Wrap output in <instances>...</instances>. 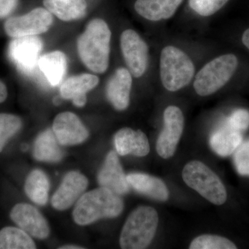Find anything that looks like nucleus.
Here are the masks:
<instances>
[{"instance_id": "9b49d317", "label": "nucleus", "mask_w": 249, "mask_h": 249, "mask_svg": "<svg viewBox=\"0 0 249 249\" xmlns=\"http://www.w3.org/2000/svg\"><path fill=\"white\" fill-rule=\"evenodd\" d=\"M53 132L59 143L63 146L82 143L89 137V132L78 116L70 111L55 116Z\"/></svg>"}, {"instance_id": "6e6552de", "label": "nucleus", "mask_w": 249, "mask_h": 249, "mask_svg": "<svg viewBox=\"0 0 249 249\" xmlns=\"http://www.w3.org/2000/svg\"><path fill=\"white\" fill-rule=\"evenodd\" d=\"M164 127L157 139V153L163 159L173 157L184 127V116L181 109L177 106H168L163 113Z\"/></svg>"}, {"instance_id": "bb28decb", "label": "nucleus", "mask_w": 249, "mask_h": 249, "mask_svg": "<svg viewBox=\"0 0 249 249\" xmlns=\"http://www.w3.org/2000/svg\"><path fill=\"white\" fill-rule=\"evenodd\" d=\"M22 123L17 116L0 114V152L6 142L22 127Z\"/></svg>"}, {"instance_id": "72a5a7b5", "label": "nucleus", "mask_w": 249, "mask_h": 249, "mask_svg": "<svg viewBox=\"0 0 249 249\" xmlns=\"http://www.w3.org/2000/svg\"><path fill=\"white\" fill-rule=\"evenodd\" d=\"M60 249H83V247H79V246L76 245H66L63 246V247H59Z\"/></svg>"}, {"instance_id": "393cba45", "label": "nucleus", "mask_w": 249, "mask_h": 249, "mask_svg": "<svg viewBox=\"0 0 249 249\" xmlns=\"http://www.w3.org/2000/svg\"><path fill=\"white\" fill-rule=\"evenodd\" d=\"M35 249V242L22 229L6 227L0 231V249Z\"/></svg>"}, {"instance_id": "f3484780", "label": "nucleus", "mask_w": 249, "mask_h": 249, "mask_svg": "<svg viewBox=\"0 0 249 249\" xmlns=\"http://www.w3.org/2000/svg\"><path fill=\"white\" fill-rule=\"evenodd\" d=\"M116 152L121 156L133 155L145 157L150 152V147L147 136L142 130L129 127L119 129L114 136Z\"/></svg>"}, {"instance_id": "ddd939ff", "label": "nucleus", "mask_w": 249, "mask_h": 249, "mask_svg": "<svg viewBox=\"0 0 249 249\" xmlns=\"http://www.w3.org/2000/svg\"><path fill=\"white\" fill-rule=\"evenodd\" d=\"M88 179L83 174L71 171L65 175L52 199V205L58 211L68 209L82 196L88 186Z\"/></svg>"}, {"instance_id": "f03ea898", "label": "nucleus", "mask_w": 249, "mask_h": 249, "mask_svg": "<svg viewBox=\"0 0 249 249\" xmlns=\"http://www.w3.org/2000/svg\"><path fill=\"white\" fill-rule=\"evenodd\" d=\"M124 207L119 195L101 186L80 196L73 210V217L78 225H89L101 219L118 217Z\"/></svg>"}, {"instance_id": "a878e982", "label": "nucleus", "mask_w": 249, "mask_h": 249, "mask_svg": "<svg viewBox=\"0 0 249 249\" xmlns=\"http://www.w3.org/2000/svg\"><path fill=\"white\" fill-rule=\"evenodd\" d=\"M190 249H235L237 247L232 241L214 235L198 236L192 241Z\"/></svg>"}, {"instance_id": "f257e3e1", "label": "nucleus", "mask_w": 249, "mask_h": 249, "mask_svg": "<svg viewBox=\"0 0 249 249\" xmlns=\"http://www.w3.org/2000/svg\"><path fill=\"white\" fill-rule=\"evenodd\" d=\"M111 33L106 21L91 19L77 41L80 60L87 68L97 73L107 71L109 63Z\"/></svg>"}, {"instance_id": "c85d7f7f", "label": "nucleus", "mask_w": 249, "mask_h": 249, "mask_svg": "<svg viewBox=\"0 0 249 249\" xmlns=\"http://www.w3.org/2000/svg\"><path fill=\"white\" fill-rule=\"evenodd\" d=\"M234 163L237 173L249 177V140L241 144L236 150Z\"/></svg>"}, {"instance_id": "aec40b11", "label": "nucleus", "mask_w": 249, "mask_h": 249, "mask_svg": "<svg viewBox=\"0 0 249 249\" xmlns=\"http://www.w3.org/2000/svg\"><path fill=\"white\" fill-rule=\"evenodd\" d=\"M42 3L51 14L65 22L85 17L89 8V0H43Z\"/></svg>"}, {"instance_id": "7c9ffc66", "label": "nucleus", "mask_w": 249, "mask_h": 249, "mask_svg": "<svg viewBox=\"0 0 249 249\" xmlns=\"http://www.w3.org/2000/svg\"><path fill=\"white\" fill-rule=\"evenodd\" d=\"M19 0H0V19L7 17L17 8Z\"/></svg>"}, {"instance_id": "dca6fc26", "label": "nucleus", "mask_w": 249, "mask_h": 249, "mask_svg": "<svg viewBox=\"0 0 249 249\" xmlns=\"http://www.w3.org/2000/svg\"><path fill=\"white\" fill-rule=\"evenodd\" d=\"M99 78L89 73L70 77L62 83L60 88L62 98L72 100L76 107H83L87 103V93L99 83Z\"/></svg>"}, {"instance_id": "4468645a", "label": "nucleus", "mask_w": 249, "mask_h": 249, "mask_svg": "<svg viewBox=\"0 0 249 249\" xmlns=\"http://www.w3.org/2000/svg\"><path fill=\"white\" fill-rule=\"evenodd\" d=\"M98 181L101 187L110 190L119 196L126 194L129 191L127 176L116 152L111 151L107 154L104 164L98 173Z\"/></svg>"}, {"instance_id": "2eb2a0df", "label": "nucleus", "mask_w": 249, "mask_h": 249, "mask_svg": "<svg viewBox=\"0 0 249 249\" xmlns=\"http://www.w3.org/2000/svg\"><path fill=\"white\" fill-rule=\"evenodd\" d=\"M132 85V74L127 69H118L109 78L106 94L116 110L123 111L128 107Z\"/></svg>"}, {"instance_id": "1a4fd4ad", "label": "nucleus", "mask_w": 249, "mask_h": 249, "mask_svg": "<svg viewBox=\"0 0 249 249\" xmlns=\"http://www.w3.org/2000/svg\"><path fill=\"white\" fill-rule=\"evenodd\" d=\"M121 49L131 74L140 78L146 71L149 50L146 42L132 29H127L121 36Z\"/></svg>"}, {"instance_id": "473e14b6", "label": "nucleus", "mask_w": 249, "mask_h": 249, "mask_svg": "<svg viewBox=\"0 0 249 249\" xmlns=\"http://www.w3.org/2000/svg\"><path fill=\"white\" fill-rule=\"evenodd\" d=\"M242 42L249 50V29L244 33L243 36H242Z\"/></svg>"}, {"instance_id": "39448f33", "label": "nucleus", "mask_w": 249, "mask_h": 249, "mask_svg": "<svg viewBox=\"0 0 249 249\" xmlns=\"http://www.w3.org/2000/svg\"><path fill=\"white\" fill-rule=\"evenodd\" d=\"M182 178L187 186L214 205L220 206L227 199V192L219 177L206 164L193 160L185 165Z\"/></svg>"}, {"instance_id": "6ab92c4d", "label": "nucleus", "mask_w": 249, "mask_h": 249, "mask_svg": "<svg viewBox=\"0 0 249 249\" xmlns=\"http://www.w3.org/2000/svg\"><path fill=\"white\" fill-rule=\"evenodd\" d=\"M129 186L140 194L159 201H166L169 198V191L165 183L160 178L141 173L127 175Z\"/></svg>"}, {"instance_id": "2f4dec72", "label": "nucleus", "mask_w": 249, "mask_h": 249, "mask_svg": "<svg viewBox=\"0 0 249 249\" xmlns=\"http://www.w3.org/2000/svg\"><path fill=\"white\" fill-rule=\"evenodd\" d=\"M8 96L7 88L6 85L0 80V103L4 102Z\"/></svg>"}, {"instance_id": "f8f14e48", "label": "nucleus", "mask_w": 249, "mask_h": 249, "mask_svg": "<svg viewBox=\"0 0 249 249\" xmlns=\"http://www.w3.org/2000/svg\"><path fill=\"white\" fill-rule=\"evenodd\" d=\"M11 219L31 237L39 240H45L50 230L48 223L40 211L28 204H18L13 208Z\"/></svg>"}, {"instance_id": "b1692460", "label": "nucleus", "mask_w": 249, "mask_h": 249, "mask_svg": "<svg viewBox=\"0 0 249 249\" xmlns=\"http://www.w3.org/2000/svg\"><path fill=\"white\" fill-rule=\"evenodd\" d=\"M49 186L47 175L41 170H33L26 180L25 193L35 204L44 206L48 201Z\"/></svg>"}, {"instance_id": "423d86ee", "label": "nucleus", "mask_w": 249, "mask_h": 249, "mask_svg": "<svg viewBox=\"0 0 249 249\" xmlns=\"http://www.w3.org/2000/svg\"><path fill=\"white\" fill-rule=\"evenodd\" d=\"M238 65L237 57L226 54L213 59L196 74L194 89L201 96H207L223 88L235 73Z\"/></svg>"}, {"instance_id": "7ed1b4c3", "label": "nucleus", "mask_w": 249, "mask_h": 249, "mask_svg": "<svg viewBox=\"0 0 249 249\" xmlns=\"http://www.w3.org/2000/svg\"><path fill=\"white\" fill-rule=\"evenodd\" d=\"M159 214L150 206H139L134 210L123 227L120 246L124 249H143L151 243L157 232Z\"/></svg>"}, {"instance_id": "a211bd4d", "label": "nucleus", "mask_w": 249, "mask_h": 249, "mask_svg": "<svg viewBox=\"0 0 249 249\" xmlns=\"http://www.w3.org/2000/svg\"><path fill=\"white\" fill-rule=\"evenodd\" d=\"M183 0H137L136 12L147 20L158 22L173 17Z\"/></svg>"}, {"instance_id": "0eeeda50", "label": "nucleus", "mask_w": 249, "mask_h": 249, "mask_svg": "<svg viewBox=\"0 0 249 249\" xmlns=\"http://www.w3.org/2000/svg\"><path fill=\"white\" fill-rule=\"evenodd\" d=\"M53 22V15L48 10L37 7L27 14L8 19L4 24V30L8 36L14 38L37 36L49 31Z\"/></svg>"}, {"instance_id": "5701e85b", "label": "nucleus", "mask_w": 249, "mask_h": 249, "mask_svg": "<svg viewBox=\"0 0 249 249\" xmlns=\"http://www.w3.org/2000/svg\"><path fill=\"white\" fill-rule=\"evenodd\" d=\"M59 144L53 129H47L36 139L34 144V157L40 161L52 163L60 161L63 153Z\"/></svg>"}, {"instance_id": "9d476101", "label": "nucleus", "mask_w": 249, "mask_h": 249, "mask_svg": "<svg viewBox=\"0 0 249 249\" xmlns=\"http://www.w3.org/2000/svg\"><path fill=\"white\" fill-rule=\"evenodd\" d=\"M43 49V42L37 36L16 37L10 44L9 55L18 70L26 74L35 70Z\"/></svg>"}, {"instance_id": "412c9836", "label": "nucleus", "mask_w": 249, "mask_h": 249, "mask_svg": "<svg viewBox=\"0 0 249 249\" xmlns=\"http://www.w3.org/2000/svg\"><path fill=\"white\" fill-rule=\"evenodd\" d=\"M37 66L52 86H58L62 84L66 74V55L60 51L46 53L39 58Z\"/></svg>"}, {"instance_id": "20e7f679", "label": "nucleus", "mask_w": 249, "mask_h": 249, "mask_svg": "<svg viewBox=\"0 0 249 249\" xmlns=\"http://www.w3.org/2000/svg\"><path fill=\"white\" fill-rule=\"evenodd\" d=\"M195 66L182 50L168 46L160 56V76L163 87L169 91H178L190 83L195 74Z\"/></svg>"}, {"instance_id": "4be33fe9", "label": "nucleus", "mask_w": 249, "mask_h": 249, "mask_svg": "<svg viewBox=\"0 0 249 249\" xmlns=\"http://www.w3.org/2000/svg\"><path fill=\"white\" fill-rule=\"evenodd\" d=\"M242 142V132L233 128L228 123L217 129L210 139V145L212 150L222 157L232 155Z\"/></svg>"}, {"instance_id": "cd10ccee", "label": "nucleus", "mask_w": 249, "mask_h": 249, "mask_svg": "<svg viewBox=\"0 0 249 249\" xmlns=\"http://www.w3.org/2000/svg\"><path fill=\"white\" fill-rule=\"evenodd\" d=\"M229 0H189L190 6L199 16L208 17L222 9Z\"/></svg>"}, {"instance_id": "c756f323", "label": "nucleus", "mask_w": 249, "mask_h": 249, "mask_svg": "<svg viewBox=\"0 0 249 249\" xmlns=\"http://www.w3.org/2000/svg\"><path fill=\"white\" fill-rule=\"evenodd\" d=\"M231 127L242 132L249 127V111L245 109H239L234 111L228 120Z\"/></svg>"}]
</instances>
